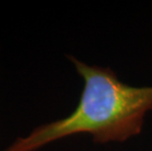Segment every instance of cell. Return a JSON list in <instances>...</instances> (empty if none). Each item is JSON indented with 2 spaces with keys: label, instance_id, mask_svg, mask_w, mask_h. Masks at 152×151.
<instances>
[{
  "label": "cell",
  "instance_id": "obj_1",
  "mask_svg": "<svg viewBox=\"0 0 152 151\" xmlns=\"http://www.w3.org/2000/svg\"><path fill=\"white\" fill-rule=\"evenodd\" d=\"M70 59L85 81L76 110L17 137L5 151H37L77 133H90L95 142L105 143L124 141L140 133L145 114L152 109V86H130L120 82L111 69Z\"/></svg>",
  "mask_w": 152,
  "mask_h": 151
}]
</instances>
